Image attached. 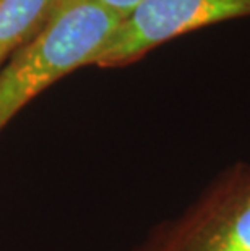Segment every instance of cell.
I'll use <instances>...</instances> for the list:
<instances>
[{"instance_id": "277c9868", "label": "cell", "mask_w": 250, "mask_h": 251, "mask_svg": "<svg viewBox=\"0 0 250 251\" xmlns=\"http://www.w3.org/2000/svg\"><path fill=\"white\" fill-rule=\"evenodd\" d=\"M60 0H0V62L44 28Z\"/></svg>"}, {"instance_id": "6da1fadb", "label": "cell", "mask_w": 250, "mask_h": 251, "mask_svg": "<svg viewBox=\"0 0 250 251\" xmlns=\"http://www.w3.org/2000/svg\"><path fill=\"white\" fill-rule=\"evenodd\" d=\"M120 21L119 15L84 0L57 7L0 73V130L58 78L93 65Z\"/></svg>"}, {"instance_id": "7a4b0ae2", "label": "cell", "mask_w": 250, "mask_h": 251, "mask_svg": "<svg viewBox=\"0 0 250 251\" xmlns=\"http://www.w3.org/2000/svg\"><path fill=\"white\" fill-rule=\"evenodd\" d=\"M241 18H250V0H141L122 18L93 65H129L179 36Z\"/></svg>"}, {"instance_id": "3957f363", "label": "cell", "mask_w": 250, "mask_h": 251, "mask_svg": "<svg viewBox=\"0 0 250 251\" xmlns=\"http://www.w3.org/2000/svg\"><path fill=\"white\" fill-rule=\"evenodd\" d=\"M151 251H250V164L220 174Z\"/></svg>"}, {"instance_id": "5b68a950", "label": "cell", "mask_w": 250, "mask_h": 251, "mask_svg": "<svg viewBox=\"0 0 250 251\" xmlns=\"http://www.w3.org/2000/svg\"><path fill=\"white\" fill-rule=\"evenodd\" d=\"M70 2H78V0H60V3H58L57 7H62V5L70 3ZM84 2H93L99 5V7H104L111 10L112 13L119 15L120 18H124L141 2V0H84Z\"/></svg>"}]
</instances>
